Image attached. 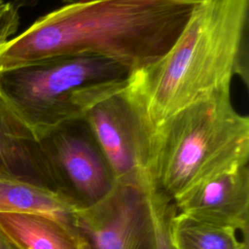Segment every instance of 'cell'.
I'll return each mask as SVG.
<instances>
[{
	"mask_svg": "<svg viewBox=\"0 0 249 249\" xmlns=\"http://www.w3.org/2000/svg\"><path fill=\"white\" fill-rule=\"evenodd\" d=\"M129 75L98 55L55 56L0 71V96L38 140L65 122L84 118L92 105L124 88Z\"/></svg>",
	"mask_w": 249,
	"mask_h": 249,
	"instance_id": "4",
	"label": "cell"
},
{
	"mask_svg": "<svg viewBox=\"0 0 249 249\" xmlns=\"http://www.w3.org/2000/svg\"><path fill=\"white\" fill-rule=\"evenodd\" d=\"M249 0L196 5L169 51L131 73L125 90L153 129L170 116L219 92L234 75L247 82Z\"/></svg>",
	"mask_w": 249,
	"mask_h": 249,
	"instance_id": "2",
	"label": "cell"
},
{
	"mask_svg": "<svg viewBox=\"0 0 249 249\" xmlns=\"http://www.w3.org/2000/svg\"><path fill=\"white\" fill-rule=\"evenodd\" d=\"M0 249H18V248L0 231Z\"/></svg>",
	"mask_w": 249,
	"mask_h": 249,
	"instance_id": "15",
	"label": "cell"
},
{
	"mask_svg": "<svg viewBox=\"0 0 249 249\" xmlns=\"http://www.w3.org/2000/svg\"><path fill=\"white\" fill-rule=\"evenodd\" d=\"M0 170L53 188L36 137L1 96Z\"/></svg>",
	"mask_w": 249,
	"mask_h": 249,
	"instance_id": "10",
	"label": "cell"
},
{
	"mask_svg": "<svg viewBox=\"0 0 249 249\" xmlns=\"http://www.w3.org/2000/svg\"><path fill=\"white\" fill-rule=\"evenodd\" d=\"M0 231L18 249H91L75 226L42 215L0 212Z\"/></svg>",
	"mask_w": 249,
	"mask_h": 249,
	"instance_id": "11",
	"label": "cell"
},
{
	"mask_svg": "<svg viewBox=\"0 0 249 249\" xmlns=\"http://www.w3.org/2000/svg\"><path fill=\"white\" fill-rule=\"evenodd\" d=\"M229 227L197 221L180 212L169 219V235L174 249H249Z\"/></svg>",
	"mask_w": 249,
	"mask_h": 249,
	"instance_id": "12",
	"label": "cell"
},
{
	"mask_svg": "<svg viewBox=\"0 0 249 249\" xmlns=\"http://www.w3.org/2000/svg\"><path fill=\"white\" fill-rule=\"evenodd\" d=\"M196 6L181 0L66 4L0 47V71L55 56L94 54L131 74L169 51Z\"/></svg>",
	"mask_w": 249,
	"mask_h": 249,
	"instance_id": "1",
	"label": "cell"
},
{
	"mask_svg": "<svg viewBox=\"0 0 249 249\" xmlns=\"http://www.w3.org/2000/svg\"><path fill=\"white\" fill-rule=\"evenodd\" d=\"M181 1H184V2H188V3H191V4H194V5H199V4H202V3H205L209 0H181Z\"/></svg>",
	"mask_w": 249,
	"mask_h": 249,
	"instance_id": "16",
	"label": "cell"
},
{
	"mask_svg": "<svg viewBox=\"0 0 249 249\" xmlns=\"http://www.w3.org/2000/svg\"><path fill=\"white\" fill-rule=\"evenodd\" d=\"M37 141L53 189L84 206L98 202L113 189L111 170L84 118L65 122Z\"/></svg>",
	"mask_w": 249,
	"mask_h": 249,
	"instance_id": "5",
	"label": "cell"
},
{
	"mask_svg": "<svg viewBox=\"0 0 249 249\" xmlns=\"http://www.w3.org/2000/svg\"><path fill=\"white\" fill-rule=\"evenodd\" d=\"M75 226L91 249H152L150 211L142 183H115L101 200L81 208Z\"/></svg>",
	"mask_w": 249,
	"mask_h": 249,
	"instance_id": "7",
	"label": "cell"
},
{
	"mask_svg": "<svg viewBox=\"0 0 249 249\" xmlns=\"http://www.w3.org/2000/svg\"><path fill=\"white\" fill-rule=\"evenodd\" d=\"M142 185L150 211L152 249H174L169 235V219L176 211L175 204L152 181L144 180Z\"/></svg>",
	"mask_w": 249,
	"mask_h": 249,
	"instance_id": "13",
	"label": "cell"
},
{
	"mask_svg": "<svg viewBox=\"0 0 249 249\" xmlns=\"http://www.w3.org/2000/svg\"><path fill=\"white\" fill-rule=\"evenodd\" d=\"M4 3V1L3 0H0V5H2Z\"/></svg>",
	"mask_w": 249,
	"mask_h": 249,
	"instance_id": "17",
	"label": "cell"
},
{
	"mask_svg": "<svg viewBox=\"0 0 249 249\" xmlns=\"http://www.w3.org/2000/svg\"><path fill=\"white\" fill-rule=\"evenodd\" d=\"M82 207L53 188L0 170V212L42 215L75 226Z\"/></svg>",
	"mask_w": 249,
	"mask_h": 249,
	"instance_id": "9",
	"label": "cell"
},
{
	"mask_svg": "<svg viewBox=\"0 0 249 249\" xmlns=\"http://www.w3.org/2000/svg\"><path fill=\"white\" fill-rule=\"evenodd\" d=\"M173 202L176 210L186 216L234 229L249 245L248 164L197 183Z\"/></svg>",
	"mask_w": 249,
	"mask_h": 249,
	"instance_id": "8",
	"label": "cell"
},
{
	"mask_svg": "<svg viewBox=\"0 0 249 249\" xmlns=\"http://www.w3.org/2000/svg\"><path fill=\"white\" fill-rule=\"evenodd\" d=\"M19 25L18 9L12 3L0 5V47L13 38Z\"/></svg>",
	"mask_w": 249,
	"mask_h": 249,
	"instance_id": "14",
	"label": "cell"
},
{
	"mask_svg": "<svg viewBox=\"0 0 249 249\" xmlns=\"http://www.w3.org/2000/svg\"><path fill=\"white\" fill-rule=\"evenodd\" d=\"M249 119L230 91L193 103L151 129L147 178L172 200L197 183L248 164Z\"/></svg>",
	"mask_w": 249,
	"mask_h": 249,
	"instance_id": "3",
	"label": "cell"
},
{
	"mask_svg": "<svg viewBox=\"0 0 249 249\" xmlns=\"http://www.w3.org/2000/svg\"><path fill=\"white\" fill-rule=\"evenodd\" d=\"M126 85L92 105L84 115L115 183L141 184L146 174L151 128L125 90Z\"/></svg>",
	"mask_w": 249,
	"mask_h": 249,
	"instance_id": "6",
	"label": "cell"
}]
</instances>
